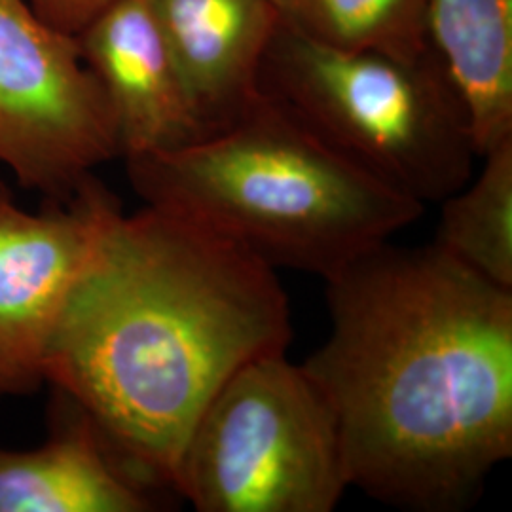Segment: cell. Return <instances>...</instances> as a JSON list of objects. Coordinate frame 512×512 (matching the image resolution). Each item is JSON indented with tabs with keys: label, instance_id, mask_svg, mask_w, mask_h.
I'll list each match as a JSON object with an SVG mask.
<instances>
[{
	"label": "cell",
	"instance_id": "obj_1",
	"mask_svg": "<svg viewBox=\"0 0 512 512\" xmlns=\"http://www.w3.org/2000/svg\"><path fill=\"white\" fill-rule=\"evenodd\" d=\"M325 283L329 338L302 366L349 486L406 511L473 507L512 456V291L391 239Z\"/></svg>",
	"mask_w": 512,
	"mask_h": 512
},
{
	"label": "cell",
	"instance_id": "obj_2",
	"mask_svg": "<svg viewBox=\"0 0 512 512\" xmlns=\"http://www.w3.org/2000/svg\"><path fill=\"white\" fill-rule=\"evenodd\" d=\"M291 340L274 268L177 213L116 205L61 311L46 384L150 486L173 490L222 384Z\"/></svg>",
	"mask_w": 512,
	"mask_h": 512
},
{
	"label": "cell",
	"instance_id": "obj_3",
	"mask_svg": "<svg viewBox=\"0 0 512 512\" xmlns=\"http://www.w3.org/2000/svg\"><path fill=\"white\" fill-rule=\"evenodd\" d=\"M126 167L145 205L202 224L275 272L329 279L425 211L260 92L232 126Z\"/></svg>",
	"mask_w": 512,
	"mask_h": 512
},
{
	"label": "cell",
	"instance_id": "obj_4",
	"mask_svg": "<svg viewBox=\"0 0 512 512\" xmlns=\"http://www.w3.org/2000/svg\"><path fill=\"white\" fill-rule=\"evenodd\" d=\"M258 92L421 205L442 202L473 177L469 114L435 48L414 59L338 50L279 21Z\"/></svg>",
	"mask_w": 512,
	"mask_h": 512
},
{
	"label": "cell",
	"instance_id": "obj_5",
	"mask_svg": "<svg viewBox=\"0 0 512 512\" xmlns=\"http://www.w3.org/2000/svg\"><path fill=\"white\" fill-rule=\"evenodd\" d=\"M349 488L338 425L285 353L234 372L184 444L175 494L198 512H330Z\"/></svg>",
	"mask_w": 512,
	"mask_h": 512
},
{
	"label": "cell",
	"instance_id": "obj_6",
	"mask_svg": "<svg viewBox=\"0 0 512 512\" xmlns=\"http://www.w3.org/2000/svg\"><path fill=\"white\" fill-rule=\"evenodd\" d=\"M114 158L116 120L78 37L27 0H0V164L21 188L67 200Z\"/></svg>",
	"mask_w": 512,
	"mask_h": 512
},
{
	"label": "cell",
	"instance_id": "obj_7",
	"mask_svg": "<svg viewBox=\"0 0 512 512\" xmlns=\"http://www.w3.org/2000/svg\"><path fill=\"white\" fill-rule=\"evenodd\" d=\"M118 198L90 175L67 200L37 213L0 183V401L46 384L61 311Z\"/></svg>",
	"mask_w": 512,
	"mask_h": 512
},
{
	"label": "cell",
	"instance_id": "obj_8",
	"mask_svg": "<svg viewBox=\"0 0 512 512\" xmlns=\"http://www.w3.org/2000/svg\"><path fill=\"white\" fill-rule=\"evenodd\" d=\"M76 37L109 97L120 158L207 137L150 0H114Z\"/></svg>",
	"mask_w": 512,
	"mask_h": 512
},
{
	"label": "cell",
	"instance_id": "obj_9",
	"mask_svg": "<svg viewBox=\"0 0 512 512\" xmlns=\"http://www.w3.org/2000/svg\"><path fill=\"white\" fill-rule=\"evenodd\" d=\"M50 435L0 448V512H147L154 486L120 458L93 421L55 391Z\"/></svg>",
	"mask_w": 512,
	"mask_h": 512
},
{
	"label": "cell",
	"instance_id": "obj_10",
	"mask_svg": "<svg viewBox=\"0 0 512 512\" xmlns=\"http://www.w3.org/2000/svg\"><path fill=\"white\" fill-rule=\"evenodd\" d=\"M207 137L232 126L258 95L279 25L272 0H150Z\"/></svg>",
	"mask_w": 512,
	"mask_h": 512
},
{
	"label": "cell",
	"instance_id": "obj_11",
	"mask_svg": "<svg viewBox=\"0 0 512 512\" xmlns=\"http://www.w3.org/2000/svg\"><path fill=\"white\" fill-rule=\"evenodd\" d=\"M427 37L465 103L482 158L512 137V0H427Z\"/></svg>",
	"mask_w": 512,
	"mask_h": 512
},
{
	"label": "cell",
	"instance_id": "obj_12",
	"mask_svg": "<svg viewBox=\"0 0 512 512\" xmlns=\"http://www.w3.org/2000/svg\"><path fill=\"white\" fill-rule=\"evenodd\" d=\"M482 160L480 173L440 202L433 243L465 270L512 291V137Z\"/></svg>",
	"mask_w": 512,
	"mask_h": 512
},
{
	"label": "cell",
	"instance_id": "obj_13",
	"mask_svg": "<svg viewBox=\"0 0 512 512\" xmlns=\"http://www.w3.org/2000/svg\"><path fill=\"white\" fill-rule=\"evenodd\" d=\"M279 21L329 48L403 59L427 54V0H272Z\"/></svg>",
	"mask_w": 512,
	"mask_h": 512
},
{
	"label": "cell",
	"instance_id": "obj_14",
	"mask_svg": "<svg viewBox=\"0 0 512 512\" xmlns=\"http://www.w3.org/2000/svg\"><path fill=\"white\" fill-rule=\"evenodd\" d=\"M33 10L55 29L78 35L114 0H29Z\"/></svg>",
	"mask_w": 512,
	"mask_h": 512
}]
</instances>
